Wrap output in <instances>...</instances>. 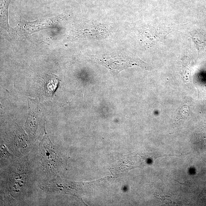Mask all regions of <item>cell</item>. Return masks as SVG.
<instances>
[{
	"label": "cell",
	"instance_id": "cell-4",
	"mask_svg": "<svg viewBox=\"0 0 206 206\" xmlns=\"http://www.w3.org/2000/svg\"><path fill=\"white\" fill-rule=\"evenodd\" d=\"M190 73L189 61L186 58L183 60L181 66V74L183 79L187 78L188 79Z\"/></svg>",
	"mask_w": 206,
	"mask_h": 206
},
{
	"label": "cell",
	"instance_id": "cell-1",
	"mask_svg": "<svg viewBox=\"0 0 206 206\" xmlns=\"http://www.w3.org/2000/svg\"><path fill=\"white\" fill-rule=\"evenodd\" d=\"M42 154L47 161H54L57 159V155L54 151L53 145L46 133L42 141Z\"/></svg>",
	"mask_w": 206,
	"mask_h": 206
},
{
	"label": "cell",
	"instance_id": "cell-3",
	"mask_svg": "<svg viewBox=\"0 0 206 206\" xmlns=\"http://www.w3.org/2000/svg\"><path fill=\"white\" fill-rule=\"evenodd\" d=\"M47 82L46 87L48 91V93L51 94L56 90L58 85L59 79L57 78L56 76H53L52 78Z\"/></svg>",
	"mask_w": 206,
	"mask_h": 206
},
{
	"label": "cell",
	"instance_id": "cell-5",
	"mask_svg": "<svg viewBox=\"0 0 206 206\" xmlns=\"http://www.w3.org/2000/svg\"><path fill=\"white\" fill-rule=\"evenodd\" d=\"M188 112H189V109L188 106L187 105H183L178 111V116L179 117L180 119H181V118L186 117L188 115Z\"/></svg>",
	"mask_w": 206,
	"mask_h": 206
},
{
	"label": "cell",
	"instance_id": "cell-2",
	"mask_svg": "<svg viewBox=\"0 0 206 206\" xmlns=\"http://www.w3.org/2000/svg\"><path fill=\"white\" fill-rule=\"evenodd\" d=\"M190 35L193 42L198 48L204 47L205 46L206 41L205 36L199 31H193Z\"/></svg>",
	"mask_w": 206,
	"mask_h": 206
}]
</instances>
